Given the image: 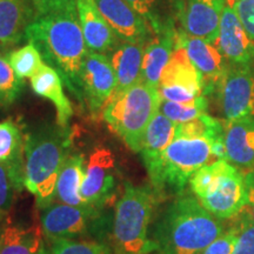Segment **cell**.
I'll return each mask as SVG.
<instances>
[{
  "instance_id": "14",
  "label": "cell",
  "mask_w": 254,
  "mask_h": 254,
  "mask_svg": "<svg viewBox=\"0 0 254 254\" xmlns=\"http://www.w3.org/2000/svg\"><path fill=\"white\" fill-rule=\"evenodd\" d=\"M217 46L230 65L254 68V41L228 4L221 14Z\"/></svg>"
},
{
  "instance_id": "4",
  "label": "cell",
  "mask_w": 254,
  "mask_h": 254,
  "mask_svg": "<svg viewBox=\"0 0 254 254\" xmlns=\"http://www.w3.org/2000/svg\"><path fill=\"white\" fill-rule=\"evenodd\" d=\"M157 193L148 186L125 182L113 211L111 246L114 254H148L155 252L150 225Z\"/></svg>"
},
{
  "instance_id": "23",
  "label": "cell",
  "mask_w": 254,
  "mask_h": 254,
  "mask_svg": "<svg viewBox=\"0 0 254 254\" xmlns=\"http://www.w3.org/2000/svg\"><path fill=\"white\" fill-rule=\"evenodd\" d=\"M25 136L11 120L0 123V166L7 168L18 190L24 189Z\"/></svg>"
},
{
  "instance_id": "33",
  "label": "cell",
  "mask_w": 254,
  "mask_h": 254,
  "mask_svg": "<svg viewBox=\"0 0 254 254\" xmlns=\"http://www.w3.org/2000/svg\"><path fill=\"white\" fill-rule=\"evenodd\" d=\"M15 192H20L7 168L0 166V213L6 214L14 201Z\"/></svg>"
},
{
  "instance_id": "28",
  "label": "cell",
  "mask_w": 254,
  "mask_h": 254,
  "mask_svg": "<svg viewBox=\"0 0 254 254\" xmlns=\"http://www.w3.org/2000/svg\"><path fill=\"white\" fill-rule=\"evenodd\" d=\"M224 135V126L220 122L208 116L202 114L199 118L190 122L179 124L177 126L176 138H207L209 140H215Z\"/></svg>"
},
{
  "instance_id": "15",
  "label": "cell",
  "mask_w": 254,
  "mask_h": 254,
  "mask_svg": "<svg viewBox=\"0 0 254 254\" xmlns=\"http://www.w3.org/2000/svg\"><path fill=\"white\" fill-rule=\"evenodd\" d=\"M111 28L124 43L146 44L152 34L147 21L125 0H94Z\"/></svg>"
},
{
  "instance_id": "36",
  "label": "cell",
  "mask_w": 254,
  "mask_h": 254,
  "mask_svg": "<svg viewBox=\"0 0 254 254\" xmlns=\"http://www.w3.org/2000/svg\"><path fill=\"white\" fill-rule=\"evenodd\" d=\"M234 11L251 39L254 41V0H238Z\"/></svg>"
},
{
  "instance_id": "24",
  "label": "cell",
  "mask_w": 254,
  "mask_h": 254,
  "mask_svg": "<svg viewBox=\"0 0 254 254\" xmlns=\"http://www.w3.org/2000/svg\"><path fill=\"white\" fill-rule=\"evenodd\" d=\"M146 44L123 43L110 57L117 77L113 94L120 93L141 81V68Z\"/></svg>"
},
{
  "instance_id": "19",
  "label": "cell",
  "mask_w": 254,
  "mask_h": 254,
  "mask_svg": "<svg viewBox=\"0 0 254 254\" xmlns=\"http://www.w3.org/2000/svg\"><path fill=\"white\" fill-rule=\"evenodd\" d=\"M31 0H0V52L26 40V31L36 19Z\"/></svg>"
},
{
  "instance_id": "2",
  "label": "cell",
  "mask_w": 254,
  "mask_h": 254,
  "mask_svg": "<svg viewBox=\"0 0 254 254\" xmlns=\"http://www.w3.org/2000/svg\"><path fill=\"white\" fill-rule=\"evenodd\" d=\"M222 233L220 220L198 199L183 195L159 215L151 240L158 254H201Z\"/></svg>"
},
{
  "instance_id": "25",
  "label": "cell",
  "mask_w": 254,
  "mask_h": 254,
  "mask_svg": "<svg viewBox=\"0 0 254 254\" xmlns=\"http://www.w3.org/2000/svg\"><path fill=\"white\" fill-rule=\"evenodd\" d=\"M86 160L82 154H69L63 165L56 187V200L60 204L86 206L82 201L80 190L85 178ZM55 200V201H56Z\"/></svg>"
},
{
  "instance_id": "18",
  "label": "cell",
  "mask_w": 254,
  "mask_h": 254,
  "mask_svg": "<svg viewBox=\"0 0 254 254\" xmlns=\"http://www.w3.org/2000/svg\"><path fill=\"white\" fill-rule=\"evenodd\" d=\"M177 33L172 24L166 23H161L152 31L153 37H150L145 45L141 81L151 86H159L164 69L176 47Z\"/></svg>"
},
{
  "instance_id": "12",
  "label": "cell",
  "mask_w": 254,
  "mask_h": 254,
  "mask_svg": "<svg viewBox=\"0 0 254 254\" xmlns=\"http://www.w3.org/2000/svg\"><path fill=\"white\" fill-rule=\"evenodd\" d=\"M219 92L227 122L254 118V68L230 65Z\"/></svg>"
},
{
  "instance_id": "9",
  "label": "cell",
  "mask_w": 254,
  "mask_h": 254,
  "mask_svg": "<svg viewBox=\"0 0 254 254\" xmlns=\"http://www.w3.org/2000/svg\"><path fill=\"white\" fill-rule=\"evenodd\" d=\"M158 91L161 99L172 103H190L204 95L202 78L189 58L185 47L176 43L165 67Z\"/></svg>"
},
{
  "instance_id": "13",
  "label": "cell",
  "mask_w": 254,
  "mask_h": 254,
  "mask_svg": "<svg viewBox=\"0 0 254 254\" xmlns=\"http://www.w3.org/2000/svg\"><path fill=\"white\" fill-rule=\"evenodd\" d=\"M176 43L185 47L190 60L201 75L204 95L219 88L230 64L218 46L185 32H178Z\"/></svg>"
},
{
  "instance_id": "35",
  "label": "cell",
  "mask_w": 254,
  "mask_h": 254,
  "mask_svg": "<svg viewBox=\"0 0 254 254\" xmlns=\"http://www.w3.org/2000/svg\"><path fill=\"white\" fill-rule=\"evenodd\" d=\"M125 1L147 21L151 31L155 30L161 24L155 13L157 0H125Z\"/></svg>"
},
{
  "instance_id": "16",
  "label": "cell",
  "mask_w": 254,
  "mask_h": 254,
  "mask_svg": "<svg viewBox=\"0 0 254 254\" xmlns=\"http://www.w3.org/2000/svg\"><path fill=\"white\" fill-rule=\"evenodd\" d=\"M226 0H186L180 15L184 32L217 45Z\"/></svg>"
},
{
  "instance_id": "41",
  "label": "cell",
  "mask_w": 254,
  "mask_h": 254,
  "mask_svg": "<svg viewBox=\"0 0 254 254\" xmlns=\"http://www.w3.org/2000/svg\"><path fill=\"white\" fill-rule=\"evenodd\" d=\"M237 1H238V0H226V4H228L231 6V7L234 8V5H236Z\"/></svg>"
},
{
  "instance_id": "22",
  "label": "cell",
  "mask_w": 254,
  "mask_h": 254,
  "mask_svg": "<svg viewBox=\"0 0 254 254\" xmlns=\"http://www.w3.org/2000/svg\"><path fill=\"white\" fill-rule=\"evenodd\" d=\"M30 80L34 93L55 105L57 124L62 127H68V122L73 116V109L71 101L64 92V82L59 73L44 64Z\"/></svg>"
},
{
  "instance_id": "11",
  "label": "cell",
  "mask_w": 254,
  "mask_h": 254,
  "mask_svg": "<svg viewBox=\"0 0 254 254\" xmlns=\"http://www.w3.org/2000/svg\"><path fill=\"white\" fill-rule=\"evenodd\" d=\"M85 104L93 116L103 113L117 87V77L107 56L88 50L81 67Z\"/></svg>"
},
{
  "instance_id": "37",
  "label": "cell",
  "mask_w": 254,
  "mask_h": 254,
  "mask_svg": "<svg viewBox=\"0 0 254 254\" xmlns=\"http://www.w3.org/2000/svg\"><path fill=\"white\" fill-rule=\"evenodd\" d=\"M37 15L52 13L74 4L75 0H31Z\"/></svg>"
},
{
  "instance_id": "39",
  "label": "cell",
  "mask_w": 254,
  "mask_h": 254,
  "mask_svg": "<svg viewBox=\"0 0 254 254\" xmlns=\"http://www.w3.org/2000/svg\"><path fill=\"white\" fill-rule=\"evenodd\" d=\"M4 218H5V214H1L0 213V236H1V232H2V228H4Z\"/></svg>"
},
{
  "instance_id": "34",
  "label": "cell",
  "mask_w": 254,
  "mask_h": 254,
  "mask_svg": "<svg viewBox=\"0 0 254 254\" xmlns=\"http://www.w3.org/2000/svg\"><path fill=\"white\" fill-rule=\"evenodd\" d=\"M239 238V226H232L217 238L211 245L202 251L201 254H232Z\"/></svg>"
},
{
  "instance_id": "8",
  "label": "cell",
  "mask_w": 254,
  "mask_h": 254,
  "mask_svg": "<svg viewBox=\"0 0 254 254\" xmlns=\"http://www.w3.org/2000/svg\"><path fill=\"white\" fill-rule=\"evenodd\" d=\"M214 159L212 140L207 138H176L161 155L160 163L150 174L155 193L180 194L196 171Z\"/></svg>"
},
{
  "instance_id": "17",
  "label": "cell",
  "mask_w": 254,
  "mask_h": 254,
  "mask_svg": "<svg viewBox=\"0 0 254 254\" xmlns=\"http://www.w3.org/2000/svg\"><path fill=\"white\" fill-rule=\"evenodd\" d=\"M79 23L88 50L111 57L123 43L98 8L94 0H75Z\"/></svg>"
},
{
  "instance_id": "20",
  "label": "cell",
  "mask_w": 254,
  "mask_h": 254,
  "mask_svg": "<svg viewBox=\"0 0 254 254\" xmlns=\"http://www.w3.org/2000/svg\"><path fill=\"white\" fill-rule=\"evenodd\" d=\"M227 161L239 167H254V118L227 122L224 126Z\"/></svg>"
},
{
  "instance_id": "7",
  "label": "cell",
  "mask_w": 254,
  "mask_h": 254,
  "mask_svg": "<svg viewBox=\"0 0 254 254\" xmlns=\"http://www.w3.org/2000/svg\"><path fill=\"white\" fill-rule=\"evenodd\" d=\"M113 213L109 207H78L53 202L41 209L40 226L49 240H95L111 244Z\"/></svg>"
},
{
  "instance_id": "30",
  "label": "cell",
  "mask_w": 254,
  "mask_h": 254,
  "mask_svg": "<svg viewBox=\"0 0 254 254\" xmlns=\"http://www.w3.org/2000/svg\"><path fill=\"white\" fill-rule=\"evenodd\" d=\"M50 241L52 254H114L109 243L95 240L53 239Z\"/></svg>"
},
{
  "instance_id": "42",
  "label": "cell",
  "mask_w": 254,
  "mask_h": 254,
  "mask_svg": "<svg viewBox=\"0 0 254 254\" xmlns=\"http://www.w3.org/2000/svg\"><path fill=\"white\" fill-rule=\"evenodd\" d=\"M148 254H158L157 252H152V253H148Z\"/></svg>"
},
{
  "instance_id": "21",
  "label": "cell",
  "mask_w": 254,
  "mask_h": 254,
  "mask_svg": "<svg viewBox=\"0 0 254 254\" xmlns=\"http://www.w3.org/2000/svg\"><path fill=\"white\" fill-rule=\"evenodd\" d=\"M178 124L173 123L159 111L146 129L139 153L144 161L148 176L160 163L161 155L177 134Z\"/></svg>"
},
{
  "instance_id": "32",
  "label": "cell",
  "mask_w": 254,
  "mask_h": 254,
  "mask_svg": "<svg viewBox=\"0 0 254 254\" xmlns=\"http://www.w3.org/2000/svg\"><path fill=\"white\" fill-rule=\"evenodd\" d=\"M239 224V238L232 254H254V218L250 209L241 212Z\"/></svg>"
},
{
  "instance_id": "31",
  "label": "cell",
  "mask_w": 254,
  "mask_h": 254,
  "mask_svg": "<svg viewBox=\"0 0 254 254\" xmlns=\"http://www.w3.org/2000/svg\"><path fill=\"white\" fill-rule=\"evenodd\" d=\"M23 80L15 74L6 57L0 53V106L8 107L18 99Z\"/></svg>"
},
{
  "instance_id": "29",
  "label": "cell",
  "mask_w": 254,
  "mask_h": 254,
  "mask_svg": "<svg viewBox=\"0 0 254 254\" xmlns=\"http://www.w3.org/2000/svg\"><path fill=\"white\" fill-rule=\"evenodd\" d=\"M159 111L168 119L179 125V124L190 122V120L199 118L200 116L205 114L207 111V100H206L205 95L190 101V103L184 104L161 100Z\"/></svg>"
},
{
  "instance_id": "1",
  "label": "cell",
  "mask_w": 254,
  "mask_h": 254,
  "mask_svg": "<svg viewBox=\"0 0 254 254\" xmlns=\"http://www.w3.org/2000/svg\"><path fill=\"white\" fill-rule=\"evenodd\" d=\"M26 40L63 79L64 85L80 104H85L81 67L88 47L79 23L77 5L37 15L26 31Z\"/></svg>"
},
{
  "instance_id": "5",
  "label": "cell",
  "mask_w": 254,
  "mask_h": 254,
  "mask_svg": "<svg viewBox=\"0 0 254 254\" xmlns=\"http://www.w3.org/2000/svg\"><path fill=\"white\" fill-rule=\"evenodd\" d=\"M161 100L158 87L139 81L128 90L111 95L101 116L132 151L139 152L147 126L160 110Z\"/></svg>"
},
{
  "instance_id": "3",
  "label": "cell",
  "mask_w": 254,
  "mask_h": 254,
  "mask_svg": "<svg viewBox=\"0 0 254 254\" xmlns=\"http://www.w3.org/2000/svg\"><path fill=\"white\" fill-rule=\"evenodd\" d=\"M71 147V128L58 124H41L25 134L24 186L34 195L38 208L55 202L57 182Z\"/></svg>"
},
{
  "instance_id": "38",
  "label": "cell",
  "mask_w": 254,
  "mask_h": 254,
  "mask_svg": "<svg viewBox=\"0 0 254 254\" xmlns=\"http://www.w3.org/2000/svg\"><path fill=\"white\" fill-rule=\"evenodd\" d=\"M245 183H246V189H247V206L251 207V213H252L254 218V171L245 174Z\"/></svg>"
},
{
  "instance_id": "26",
  "label": "cell",
  "mask_w": 254,
  "mask_h": 254,
  "mask_svg": "<svg viewBox=\"0 0 254 254\" xmlns=\"http://www.w3.org/2000/svg\"><path fill=\"white\" fill-rule=\"evenodd\" d=\"M41 226L4 225L0 236V254H38L44 246Z\"/></svg>"
},
{
  "instance_id": "40",
  "label": "cell",
  "mask_w": 254,
  "mask_h": 254,
  "mask_svg": "<svg viewBox=\"0 0 254 254\" xmlns=\"http://www.w3.org/2000/svg\"><path fill=\"white\" fill-rule=\"evenodd\" d=\"M38 254H52V253H51V251H50L49 247H46V246H43V249L40 250V252L38 253Z\"/></svg>"
},
{
  "instance_id": "27",
  "label": "cell",
  "mask_w": 254,
  "mask_h": 254,
  "mask_svg": "<svg viewBox=\"0 0 254 254\" xmlns=\"http://www.w3.org/2000/svg\"><path fill=\"white\" fill-rule=\"evenodd\" d=\"M6 58L17 77L21 80L26 78L31 79L44 65L40 52L31 43L20 49L11 51Z\"/></svg>"
},
{
  "instance_id": "6",
  "label": "cell",
  "mask_w": 254,
  "mask_h": 254,
  "mask_svg": "<svg viewBox=\"0 0 254 254\" xmlns=\"http://www.w3.org/2000/svg\"><path fill=\"white\" fill-rule=\"evenodd\" d=\"M189 184L200 204L218 219L236 217L249 202L245 176L226 160L205 165Z\"/></svg>"
},
{
  "instance_id": "10",
  "label": "cell",
  "mask_w": 254,
  "mask_h": 254,
  "mask_svg": "<svg viewBox=\"0 0 254 254\" xmlns=\"http://www.w3.org/2000/svg\"><path fill=\"white\" fill-rule=\"evenodd\" d=\"M118 177L116 158L111 150L95 148L85 166L80 190L82 201L94 207H109L118 190Z\"/></svg>"
}]
</instances>
